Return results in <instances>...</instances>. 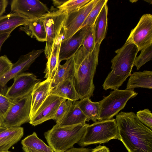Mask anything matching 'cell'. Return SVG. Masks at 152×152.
Segmentation results:
<instances>
[{
	"mask_svg": "<svg viewBox=\"0 0 152 152\" xmlns=\"http://www.w3.org/2000/svg\"><path fill=\"white\" fill-rule=\"evenodd\" d=\"M120 140L128 152H152V131L133 112L121 111L115 119Z\"/></svg>",
	"mask_w": 152,
	"mask_h": 152,
	"instance_id": "obj_1",
	"label": "cell"
},
{
	"mask_svg": "<svg viewBox=\"0 0 152 152\" xmlns=\"http://www.w3.org/2000/svg\"><path fill=\"white\" fill-rule=\"evenodd\" d=\"M100 45L96 44L94 50L89 53L81 46L74 56L75 72L73 81L80 99L93 96L95 89L93 79L98 64Z\"/></svg>",
	"mask_w": 152,
	"mask_h": 152,
	"instance_id": "obj_2",
	"label": "cell"
},
{
	"mask_svg": "<svg viewBox=\"0 0 152 152\" xmlns=\"http://www.w3.org/2000/svg\"><path fill=\"white\" fill-rule=\"evenodd\" d=\"M137 47L132 43H125L115 51L117 55L111 61V71L102 85L105 90L118 89L131 75L138 53Z\"/></svg>",
	"mask_w": 152,
	"mask_h": 152,
	"instance_id": "obj_3",
	"label": "cell"
},
{
	"mask_svg": "<svg viewBox=\"0 0 152 152\" xmlns=\"http://www.w3.org/2000/svg\"><path fill=\"white\" fill-rule=\"evenodd\" d=\"M88 124L86 123L60 127L56 124L44 135L49 146L54 152H64L78 142Z\"/></svg>",
	"mask_w": 152,
	"mask_h": 152,
	"instance_id": "obj_4",
	"label": "cell"
},
{
	"mask_svg": "<svg viewBox=\"0 0 152 152\" xmlns=\"http://www.w3.org/2000/svg\"><path fill=\"white\" fill-rule=\"evenodd\" d=\"M112 139L120 140L115 119L96 121L88 124L82 138L78 143L82 147L108 142Z\"/></svg>",
	"mask_w": 152,
	"mask_h": 152,
	"instance_id": "obj_5",
	"label": "cell"
},
{
	"mask_svg": "<svg viewBox=\"0 0 152 152\" xmlns=\"http://www.w3.org/2000/svg\"><path fill=\"white\" fill-rule=\"evenodd\" d=\"M137 93L133 89L114 90L109 95L104 96L99 102L100 110L97 120L99 121L110 120L123 109L129 100L135 97Z\"/></svg>",
	"mask_w": 152,
	"mask_h": 152,
	"instance_id": "obj_6",
	"label": "cell"
},
{
	"mask_svg": "<svg viewBox=\"0 0 152 152\" xmlns=\"http://www.w3.org/2000/svg\"><path fill=\"white\" fill-rule=\"evenodd\" d=\"M31 95L13 100V102L1 122L6 128L20 127L29 122L30 119Z\"/></svg>",
	"mask_w": 152,
	"mask_h": 152,
	"instance_id": "obj_7",
	"label": "cell"
},
{
	"mask_svg": "<svg viewBox=\"0 0 152 152\" xmlns=\"http://www.w3.org/2000/svg\"><path fill=\"white\" fill-rule=\"evenodd\" d=\"M67 15L66 11L58 9L49 11L41 17L46 33L44 52L47 59L50 56L55 39L63 28Z\"/></svg>",
	"mask_w": 152,
	"mask_h": 152,
	"instance_id": "obj_8",
	"label": "cell"
},
{
	"mask_svg": "<svg viewBox=\"0 0 152 152\" xmlns=\"http://www.w3.org/2000/svg\"><path fill=\"white\" fill-rule=\"evenodd\" d=\"M126 43H132L138 51L152 45V15L146 14L141 17L135 27L132 29Z\"/></svg>",
	"mask_w": 152,
	"mask_h": 152,
	"instance_id": "obj_9",
	"label": "cell"
},
{
	"mask_svg": "<svg viewBox=\"0 0 152 152\" xmlns=\"http://www.w3.org/2000/svg\"><path fill=\"white\" fill-rule=\"evenodd\" d=\"M99 0H91L78 10L67 14L63 26V39H66L79 30L90 12Z\"/></svg>",
	"mask_w": 152,
	"mask_h": 152,
	"instance_id": "obj_10",
	"label": "cell"
},
{
	"mask_svg": "<svg viewBox=\"0 0 152 152\" xmlns=\"http://www.w3.org/2000/svg\"><path fill=\"white\" fill-rule=\"evenodd\" d=\"M41 82L31 73H23L14 78L12 85L7 89L5 96L17 99L31 94L36 85Z\"/></svg>",
	"mask_w": 152,
	"mask_h": 152,
	"instance_id": "obj_11",
	"label": "cell"
},
{
	"mask_svg": "<svg viewBox=\"0 0 152 152\" xmlns=\"http://www.w3.org/2000/svg\"><path fill=\"white\" fill-rule=\"evenodd\" d=\"M44 51V49L33 50L21 56L13 65L10 71L0 78V93L5 95L7 89L6 84L12 78L27 70L36 59Z\"/></svg>",
	"mask_w": 152,
	"mask_h": 152,
	"instance_id": "obj_12",
	"label": "cell"
},
{
	"mask_svg": "<svg viewBox=\"0 0 152 152\" xmlns=\"http://www.w3.org/2000/svg\"><path fill=\"white\" fill-rule=\"evenodd\" d=\"M11 11L31 19L41 18L49 11L46 5L38 0H13Z\"/></svg>",
	"mask_w": 152,
	"mask_h": 152,
	"instance_id": "obj_13",
	"label": "cell"
},
{
	"mask_svg": "<svg viewBox=\"0 0 152 152\" xmlns=\"http://www.w3.org/2000/svg\"><path fill=\"white\" fill-rule=\"evenodd\" d=\"M64 99L49 94L30 118L29 123L35 126L50 119H53L58 108Z\"/></svg>",
	"mask_w": 152,
	"mask_h": 152,
	"instance_id": "obj_14",
	"label": "cell"
},
{
	"mask_svg": "<svg viewBox=\"0 0 152 152\" xmlns=\"http://www.w3.org/2000/svg\"><path fill=\"white\" fill-rule=\"evenodd\" d=\"M88 27H83L69 38L62 39L61 43L59 62L66 60L74 56L80 47L86 34Z\"/></svg>",
	"mask_w": 152,
	"mask_h": 152,
	"instance_id": "obj_15",
	"label": "cell"
},
{
	"mask_svg": "<svg viewBox=\"0 0 152 152\" xmlns=\"http://www.w3.org/2000/svg\"><path fill=\"white\" fill-rule=\"evenodd\" d=\"M51 82V80L46 79L37 83L34 87L31 93L30 118L50 94Z\"/></svg>",
	"mask_w": 152,
	"mask_h": 152,
	"instance_id": "obj_16",
	"label": "cell"
},
{
	"mask_svg": "<svg viewBox=\"0 0 152 152\" xmlns=\"http://www.w3.org/2000/svg\"><path fill=\"white\" fill-rule=\"evenodd\" d=\"M63 38V29L56 37L53 45L52 50L46 64L44 73V78L52 80L57 70L60 63L59 62V53L61 42Z\"/></svg>",
	"mask_w": 152,
	"mask_h": 152,
	"instance_id": "obj_17",
	"label": "cell"
},
{
	"mask_svg": "<svg viewBox=\"0 0 152 152\" xmlns=\"http://www.w3.org/2000/svg\"><path fill=\"white\" fill-rule=\"evenodd\" d=\"M31 19L22 14L10 13L0 17V34L12 31L17 27L27 25Z\"/></svg>",
	"mask_w": 152,
	"mask_h": 152,
	"instance_id": "obj_18",
	"label": "cell"
},
{
	"mask_svg": "<svg viewBox=\"0 0 152 152\" xmlns=\"http://www.w3.org/2000/svg\"><path fill=\"white\" fill-rule=\"evenodd\" d=\"M24 129L21 127L7 128L0 133V152H6L23 136Z\"/></svg>",
	"mask_w": 152,
	"mask_h": 152,
	"instance_id": "obj_19",
	"label": "cell"
},
{
	"mask_svg": "<svg viewBox=\"0 0 152 152\" xmlns=\"http://www.w3.org/2000/svg\"><path fill=\"white\" fill-rule=\"evenodd\" d=\"M50 94L54 95L74 102L79 99L72 80L67 79L62 81L51 89Z\"/></svg>",
	"mask_w": 152,
	"mask_h": 152,
	"instance_id": "obj_20",
	"label": "cell"
},
{
	"mask_svg": "<svg viewBox=\"0 0 152 152\" xmlns=\"http://www.w3.org/2000/svg\"><path fill=\"white\" fill-rule=\"evenodd\" d=\"M20 29L31 37H34L39 41H46V33L42 17L31 19L27 25L21 26Z\"/></svg>",
	"mask_w": 152,
	"mask_h": 152,
	"instance_id": "obj_21",
	"label": "cell"
},
{
	"mask_svg": "<svg viewBox=\"0 0 152 152\" xmlns=\"http://www.w3.org/2000/svg\"><path fill=\"white\" fill-rule=\"evenodd\" d=\"M75 72V63L73 56L66 60L63 65L59 64L56 72L51 80V89L64 80L71 79L73 80Z\"/></svg>",
	"mask_w": 152,
	"mask_h": 152,
	"instance_id": "obj_22",
	"label": "cell"
},
{
	"mask_svg": "<svg viewBox=\"0 0 152 152\" xmlns=\"http://www.w3.org/2000/svg\"><path fill=\"white\" fill-rule=\"evenodd\" d=\"M135 88H152V72L144 70L134 72L130 75L126 85V89Z\"/></svg>",
	"mask_w": 152,
	"mask_h": 152,
	"instance_id": "obj_23",
	"label": "cell"
},
{
	"mask_svg": "<svg viewBox=\"0 0 152 152\" xmlns=\"http://www.w3.org/2000/svg\"><path fill=\"white\" fill-rule=\"evenodd\" d=\"M108 7L105 4L101 10L93 26L96 44H100L105 37L107 26Z\"/></svg>",
	"mask_w": 152,
	"mask_h": 152,
	"instance_id": "obj_24",
	"label": "cell"
},
{
	"mask_svg": "<svg viewBox=\"0 0 152 152\" xmlns=\"http://www.w3.org/2000/svg\"><path fill=\"white\" fill-rule=\"evenodd\" d=\"M87 118L79 107L74 103L64 117L56 124L60 127L86 123Z\"/></svg>",
	"mask_w": 152,
	"mask_h": 152,
	"instance_id": "obj_25",
	"label": "cell"
},
{
	"mask_svg": "<svg viewBox=\"0 0 152 152\" xmlns=\"http://www.w3.org/2000/svg\"><path fill=\"white\" fill-rule=\"evenodd\" d=\"M81 109L87 118V121H96L100 110L99 102H93L88 97L73 102Z\"/></svg>",
	"mask_w": 152,
	"mask_h": 152,
	"instance_id": "obj_26",
	"label": "cell"
},
{
	"mask_svg": "<svg viewBox=\"0 0 152 152\" xmlns=\"http://www.w3.org/2000/svg\"><path fill=\"white\" fill-rule=\"evenodd\" d=\"M21 144L23 146L41 152H54L38 137L35 132L23 139Z\"/></svg>",
	"mask_w": 152,
	"mask_h": 152,
	"instance_id": "obj_27",
	"label": "cell"
},
{
	"mask_svg": "<svg viewBox=\"0 0 152 152\" xmlns=\"http://www.w3.org/2000/svg\"><path fill=\"white\" fill-rule=\"evenodd\" d=\"M107 1V0H99L91 10L80 29L83 27L94 25L101 10Z\"/></svg>",
	"mask_w": 152,
	"mask_h": 152,
	"instance_id": "obj_28",
	"label": "cell"
},
{
	"mask_svg": "<svg viewBox=\"0 0 152 152\" xmlns=\"http://www.w3.org/2000/svg\"><path fill=\"white\" fill-rule=\"evenodd\" d=\"M93 26L94 25L88 27L87 31L81 44V46L89 53L94 50L96 45Z\"/></svg>",
	"mask_w": 152,
	"mask_h": 152,
	"instance_id": "obj_29",
	"label": "cell"
},
{
	"mask_svg": "<svg viewBox=\"0 0 152 152\" xmlns=\"http://www.w3.org/2000/svg\"><path fill=\"white\" fill-rule=\"evenodd\" d=\"M152 45H151L141 50L140 55L136 57L134 64L137 70L140 68L146 63L152 59Z\"/></svg>",
	"mask_w": 152,
	"mask_h": 152,
	"instance_id": "obj_30",
	"label": "cell"
},
{
	"mask_svg": "<svg viewBox=\"0 0 152 152\" xmlns=\"http://www.w3.org/2000/svg\"><path fill=\"white\" fill-rule=\"evenodd\" d=\"M91 0H69L65 1L57 7L58 9L64 10L67 14L75 11L83 7Z\"/></svg>",
	"mask_w": 152,
	"mask_h": 152,
	"instance_id": "obj_31",
	"label": "cell"
},
{
	"mask_svg": "<svg viewBox=\"0 0 152 152\" xmlns=\"http://www.w3.org/2000/svg\"><path fill=\"white\" fill-rule=\"evenodd\" d=\"M64 99L59 105L53 119L56 124L59 123L65 116L72 104V101Z\"/></svg>",
	"mask_w": 152,
	"mask_h": 152,
	"instance_id": "obj_32",
	"label": "cell"
},
{
	"mask_svg": "<svg viewBox=\"0 0 152 152\" xmlns=\"http://www.w3.org/2000/svg\"><path fill=\"white\" fill-rule=\"evenodd\" d=\"M136 115L140 122L152 130V114L148 109L139 110Z\"/></svg>",
	"mask_w": 152,
	"mask_h": 152,
	"instance_id": "obj_33",
	"label": "cell"
},
{
	"mask_svg": "<svg viewBox=\"0 0 152 152\" xmlns=\"http://www.w3.org/2000/svg\"><path fill=\"white\" fill-rule=\"evenodd\" d=\"M13 101V99L0 93V120L1 122L12 105Z\"/></svg>",
	"mask_w": 152,
	"mask_h": 152,
	"instance_id": "obj_34",
	"label": "cell"
},
{
	"mask_svg": "<svg viewBox=\"0 0 152 152\" xmlns=\"http://www.w3.org/2000/svg\"><path fill=\"white\" fill-rule=\"evenodd\" d=\"M13 65L6 55L0 56V78L10 71Z\"/></svg>",
	"mask_w": 152,
	"mask_h": 152,
	"instance_id": "obj_35",
	"label": "cell"
},
{
	"mask_svg": "<svg viewBox=\"0 0 152 152\" xmlns=\"http://www.w3.org/2000/svg\"><path fill=\"white\" fill-rule=\"evenodd\" d=\"M11 32L12 31L6 32L0 34V51L3 44L9 37Z\"/></svg>",
	"mask_w": 152,
	"mask_h": 152,
	"instance_id": "obj_36",
	"label": "cell"
},
{
	"mask_svg": "<svg viewBox=\"0 0 152 152\" xmlns=\"http://www.w3.org/2000/svg\"><path fill=\"white\" fill-rule=\"evenodd\" d=\"M92 149L84 148H75L72 147L64 152H90Z\"/></svg>",
	"mask_w": 152,
	"mask_h": 152,
	"instance_id": "obj_37",
	"label": "cell"
},
{
	"mask_svg": "<svg viewBox=\"0 0 152 152\" xmlns=\"http://www.w3.org/2000/svg\"><path fill=\"white\" fill-rule=\"evenodd\" d=\"M8 4L7 0H0V17L5 12L6 9Z\"/></svg>",
	"mask_w": 152,
	"mask_h": 152,
	"instance_id": "obj_38",
	"label": "cell"
},
{
	"mask_svg": "<svg viewBox=\"0 0 152 152\" xmlns=\"http://www.w3.org/2000/svg\"><path fill=\"white\" fill-rule=\"evenodd\" d=\"M90 152H110V151L106 146L99 145L92 149Z\"/></svg>",
	"mask_w": 152,
	"mask_h": 152,
	"instance_id": "obj_39",
	"label": "cell"
},
{
	"mask_svg": "<svg viewBox=\"0 0 152 152\" xmlns=\"http://www.w3.org/2000/svg\"><path fill=\"white\" fill-rule=\"evenodd\" d=\"M22 149L25 152H41L23 146Z\"/></svg>",
	"mask_w": 152,
	"mask_h": 152,
	"instance_id": "obj_40",
	"label": "cell"
},
{
	"mask_svg": "<svg viewBox=\"0 0 152 152\" xmlns=\"http://www.w3.org/2000/svg\"><path fill=\"white\" fill-rule=\"evenodd\" d=\"M65 1H56V0H53V4L56 6H57V7H58L61 5L63 4Z\"/></svg>",
	"mask_w": 152,
	"mask_h": 152,
	"instance_id": "obj_41",
	"label": "cell"
},
{
	"mask_svg": "<svg viewBox=\"0 0 152 152\" xmlns=\"http://www.w3.org/2000/svg\"><path fill=\"white\" fill-rule=\"evenodd\" d=\"M7 128L3 126H0V133L5 130Z\"/></svg>",
	"mask_w": 152,
	"mask_h": 152,
	"instance_id": "obj_42",
	"label": "cell"
},
{
	"mask_svg": "<svg viewBox=\"0 0 152 152\" xmlns=\"http://www.w3.org/2000/svg\"><path fill=\"white\" fill-rule=\"evenodd\" d=\"M145 1L146 2H148V3L151 4H152V1L151 0H147V1H146V0H145Z\"/></svg>",
	"mask_w": 152,
	"mask_h": 152,
	"instance_id": "obj_43",
	"label": "cell"
},
{
	"mask_svg": "<svg viewBox=\"0 0 152 152\" xmlns=\"http://www.w3.org/2000/svg\"><path fill=\"white\" fill-rule=\"evenodd\" d=\"M1 126V121H0V126Z\"/></svg>",
	"mask_w": 152,
	"mask_h": 152,
	"instance_id": "obj_44",
	"label": "cell"
},
{
	"mask_svg": "<svg viewBox=\"0 0 152 152\" xmlns=\"http://www.w3.org/2000/svg\"><path fill=\"white\" fill-rule=\"evenodd\" d=\"M6 152H10V151H8Z\"/></svg>",
	"mask_w": 152,
	"mask_h": 152,
	"instance_id": "obj_45",
	"label": "cell"
}]
</instances>
